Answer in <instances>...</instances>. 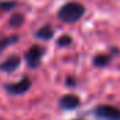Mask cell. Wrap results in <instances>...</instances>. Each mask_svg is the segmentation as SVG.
Instances as JSON below:
<instances>
[{"mask_svg":"<svg viewBox=\"0 0 120 120\" xmlns=\"http://www.w3.org/2000/svg\"><path fill=\"white\" fill-rule=\"evenodd\" d=\"M85 13V7L77 1H70L67 4H64L57 13L60 21L67 22V24H73L75 21H78Z\"/></svg>","mask_w":120,"mask_h":120,"instance_id":"1","label":"cell"},{"mask_svg":"<svg viewBox=\"0 0 120 120\" xmlns=\"http://www.w3.org/2000/svg\"><path fill=\"white\" fill-rule=\"evenodd\" d=\"M95 116L102 120H120V109L110 105H101L95 110Z\"/></svg>","mask_w":120,"mask_h":120,"instance_id":"2","label":"cell"},{"mask_svg":"<svg viewBox=\"0 0 120 120\" xmlns=\"http://www.w3.org/2000/svg\"><path fill=\"white\" fill-rule=\"evenodd\" d=\"M42 56H43V50L39 46H32V48L28 49V52L25 55V59H27V63H28V66L31 68H36L41 64Z\"/></svg>","mask_w":120,"mask_h":120,"instance_id":"3","label":"cell"},{"mask_svg":"<svg viewBox=\"0 0 120 120\" xmlns=\"http://www.w3.org/2000/svg\"><path fill=\"white\" fill-rule=\"evenodd\" d=\"M30 87H31V81L28 78H22L21 81H18L15 84H10L6 88H7V91L10 94H13V95H20V94L27 92V91L30 90Z\"/></svg>","mask_w":120,"mask_h":120,"instance_id":"4","label":"cell"},{"mask_svg":"<svg viewBox=\"0 0 120 120\" xmlns=\"http://www.w3.org/2000/svg\"><path fill=\"white\" fill-rule=\"evenodd\" d=\"M80 105V98L75 96V95H64L61 96L60 99V108L64 109V110H71L74 108H77Z\"/></svg>","mask_w":120,"mask_h":120,"instance_id":"5","label":"cell"},{"mask_svg":"<svg viewBox=\"0 0 120 120\" xmlns=\"http://www.w3.org/2000/svg\"><path fill=\"white\" fill-rule=\"evenodd\" d=\"M18 66H20V57L18 56H11L0 64V70L10 73V71H14L15 68H18Z\"/></svg>","mask_w":120,"mask_h":120,"instance_id":"6","label":"cell"},{"mask_svg":"<svg viewBox=\"0 0 120 120\" xmlns=\"http://www.w3.org/2000/svg\"><path fill=\"white\" fill-rule=\"evenodd\" d=\"M35 36H36L38 39L49 41V39L53 36V30H52V27H50V25H43L42 28H39V30L36 31Z\"/></svg>","mask_w":120,"mask_h":120,"instance_id":"7","label":"cell"},{"mask_svg":"<svg viewBox=\"0 0 120 120\" xmlns=\"http://www.w3.org/2000/svg\"><path fill=\"white\" fill-rule=\"evenodd\" d=\"M17 41H18V36H17V35H13V36H6V38L0 39V50L6 49L7 46H10V45H13V43H15Z\"/></svg>","mask_w":120,"mask_h":120,"instance_id":"8","label":"cell"},{"mask_svg":"<svg viewBox=\"0 0 120 120\" xmlns=\"http://www.w3.org/2000/svg\"><path fill=\"white\" fill-rule=\"evenodd\" d=\"M22 22H24V15L20 14V13L11 15V18H10V25H11L13 28H18V27H21Z\"/></svg>","mask_w":120,"mask_h":120,"instance_id":"9","label":"cell"},{"mask_svg":"<svg viewBox=\"0 0 120 120\" xmlns=\"http://www.w3.org/2000/svg\"><path fill=\"white\" fill-rule=\"evenodd\" d=\"M109 61H110V57H109L108 55H98V56L94 59V64L98 66V67H105Z\"/></svg>","mask_w":120,"mask_h":120,"instance_id":"10","label":"cell"},{"mask_svg":"<svg viewBox=\"0 0 120 120\" xmlns=\"http://www.w3.org/2000/svg\"><path fill=\"white\" fill-rule=\"evenodd\" d=\"M17 6L15 1H0V11H8Z\"/></svg>","mask_w":120,"mask_h":120,"instance_id":"11","label":"cell"},{"mask_svg":"<svg viewBox=\"0 0 120 120\" xmlns=\"http://www.w3.org/2000/svg\"><path fill=\"white\" fill-rule=\"evenodd\" d=\"M71 42H73V39H71L68 35H63L61 38H59L57 45H59V46H68V45H71Z\"/></svg>","mask_w":120,"mask_h":120,"instance_id":"12","label":"cell"}]
</instances>
